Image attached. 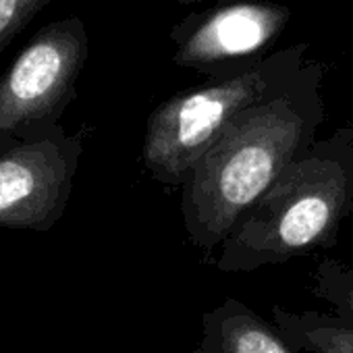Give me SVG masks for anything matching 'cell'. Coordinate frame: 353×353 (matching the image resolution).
<instances>
[{
    "label": "cell",
    "instance_id": "30bf717a",
    "mask_svg": "<svg viewBox=\"0 0 353 353\" xmlns=\"http://www.w3.org/2000/svg\"><path fill=\"white\" fill-rule=\"evenodd\" d=\"M50 0H0V52L26 32L34 17L44 11Z\"/></svg>",
    "mask_w": 353,
    "mask_h": 353
},
{
    "label": "cell",
    "instance_id": "52a82bcc",
    "mask_svg": "<svg viewBox=\"0 0 353 353\" xmlns=\"http://www.w3.org/2000/svg\"><path fill=\"white\" fill-rule=\"evenodd\" d=\"M194 353H295L279 328L241 299H225L202 316Z\"/></svg>",
    "mask_w": 353,
    "mask_h": 353
},
{
    "label": "cell",
    "instance_id": "3957f363",
    "mask_svg": "<svg viewBox=\"0 0 353 353\" xmlns=\"http://www.w3.org/2000/svg\"><path fill=\"white\" fill-rule=\"evenodd\" d=\"M307 44L283 46L243 73L208 79L160 102L145 121L141 160L164 188H183L198 160L248 108L283 92L301 73Z\"/></svg>",
    "mask_w": 353,
    "mask_h": 353
},
{
    "label": "cell",
    "instance_id": "7c38bea8",
    "mask_svg": "<svg viewBox=\"0 0 353 353\" xmlns=\"http://www.w3.org/2000/svg\"><path fill=\"white\" fill-rule=\"evenodd\" d=\"M351 221H353V210H351Z\"/></svg>",
    "mask_w": 353,
    "mask_h": 353
},
{
    "label": "cell",
    "instance_id": "277c9868",
    "mask_svg": "<svg viewBox=\"0 0 353 353\" xmlns=\"http://www.w3.org/2000/svg\"><path fill=\"white\" fill-rule=\"evenodd\" d=\"M90 40L79 17L38 30L0 77V148L40 139L61 127L77 96Z\"/></svg>",
    "mask_w": 353,
    "mask_h": 353
},
{
    "label": "cell",
    "instance_id": "ba28073f",
    "mask_svg": "<svg viewBox=\"0 0 353 353\" xmlns=\"http://www.w3.org/2000/svg\"><path fill=\"white\" fill-rule=\"evenodd\" d=\"M272 324L295 353H353V322L332 312L272 307Z\"/></svg>",
    "mask_w": 353,
    "mask_h": 353
},
{
    "label": "cell",
    "instance_id": "6da1fadb",
    "mask_svg": "<svg viewBox=\"0 0 353 353\" xmlns=\"http://www.w3.org/2000/svg\"><path fill=\"white\" fill-rule=\"evenodd\" d=\"M324 65L307 61L283 92L241 112L206 150L181 188L190 243L216 252L241 216L316 139L324 123Z\"/></svg>",
    "mask_w": 353,
    "mask_h": 353
},
{
    "label": "cell",
    "instance_id": "5b68a950",
    "mask_svg": "<svg viewBox=\"0 0 353 353\" xmlns=\"http://www.w3.org/2000/svg\"><path fill=\"white\" fill-rule=\"evenodd\" d=\"M291 9L270 0H231L176 21L168 40L172 63L208 79H225L262 61L285 34Z\"/></svg>",
    "mask_w": 353,
    "mask_h": 353
},
{
    "label": "cell",
    "instance_id": "9c48e42d",
    "mask_svg": "<svg viewBox=\"0 0 353 353\" xmlns=\"http://www.w3.org/2000/svg\"><path fill=\"white\" fill-rule=\"evenodd\" d=\"M310 291L324 301L332 314L353 322V264L322 258L312 272Z\"/></svg>",
    "mask_w": 353,
    "mask_h": 353
},
{
    "label": "cell",
    "instance_id": "7a4b0ae2",
    "mask_svg": "<svg viewBox=\"0 0 353 353\" xmlns=\"http://www.w3.org/2000/svg\"><path fill=\"white\" fill-rule=\"evenodd\" d=\"M353 210V123L318 137L219 248L221 272H254L330 250Z\"/></svg>",
    "mask_w": 353,
    "mask_h": 353
},
{
    "label": "cell",
    "instance_id": "8fae6325",
    "mask_svg": "<svg viewBox=\"0 0 353 353\" xmlns=\"http://www.w3.org/2000/svg\"><path fill=\"white\" fill-rule=\"evenodd\" d=\"M179 5H202V3H225V0H174Z\"/></svg>",
    "mask_w": 353,
    "mask_h": 353
},
{
    "label": "cell",
    "instance_id": "8992f818",
    "mask_svg": "<svg viewBox=\"0 0 353 353\" xmlns=\"http://www.w3.org/2000/svg\"><path fill=\"white\" fill-rule=\"evenodd\" d=\"M81 154V135L63 127L0 148V229L50 231L67 210Z\"/></svg>",
    "mask_w": 353,
    "mask_h": 353
}]
</instances>
